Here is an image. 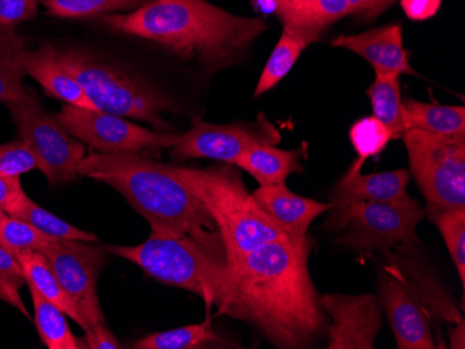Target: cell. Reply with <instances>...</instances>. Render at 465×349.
<instances>
[{
  "label": "cell",
  "instance_id": "cell-1",
  "mask_svg": "<svg viewBox=\"0 0 465 349\" xmlns=\"http://www.w3.org/2000/svg\"><path fill=\"white\" fill-rule=\"evenodd\" d=\"M310 238L278 239L226 265L219 314L242 320L276 348H313L328 334L308 270Z\"/></svg>",
  "mask_w": 465,
  "mask_h": 349
},
{
  "label": "cell",
  "instance_id": "cell-2",
  "mask_svg": "<svg viewBox=\"0 0 465 349\" xmlns=\"http://www.w3.org/2000/svg\"><path fill=\"white\" fill-rule=\"evenodd\" d=\"M114 33L146 39L208 75L242 63L266 30L261 18L242 17L208 0H150L129 13L101 15Z\"/></svg>",
  "mask_w": 465,
  "mask_h": 349
},
{
  "label": "cell",
  "instance_id": "cell-3",
  "mask_svg": "<svg viewBox=\"0 0 465 349\" xmlns=\"http://www.w3.org/2000/svg\"><path fill=\"white\" fill-rule=\"evenodd\" d=\"M78 174L116 189L151 224V230L188 237L226 262L215 221L169 164L143 153L93 152L83 159Z\"/></svg>",
  "mask_w": 465,
  "mask_h": 349
},
{
  "label": "cell",
  "instance_id": "cell-4",
  "mask_svg": "<svg viewBox=\"0 0 465 349\" xmlns=\"http://www.w3.org/2000/svg\"><path fill=\"white\" fill-rule=\"evenodd\" d=\"M386 265L378 270L379 302L385 309L400 349L439 348L433 323L456 325L462 316L418 257L415 245H400L383 252Z\"/></svg>",
  "mask_w": 465,
  "mask_h": 349
},
{
  "label": "cell",
  "instance_id": "cell-5",
  "mask_svg": "<svg viewBox=\"0 0 465 349\" xmlns=\"http://www.w3.org/2000/svg\"><path fill=\"white\" fill-rule=\"evenodd\" d=\"M172 170L194 192L215 221L223 241L226 265L269 242L289 238L247 191L236 166H172Z\"/></svg>",
  "mask_w": 465,
  "mask_h": 349
},
{
  "label": "cell",
  "instance_id": "cell-6",
  "mask_svg": "<svg viewBox=\"0 0 465 349\" xmlns=\"http://www.w3.org/2000/svg\"><path fill=\"white\" fill-rule=\"evenodd\" d=\"M56 52L62 66L80 82L98 111L141 120L159 130L169 129L163 114L174 111V102L166 93L87 49Z\"/></svg>",
  "mask_w": 465,
  "mask_h": 349
},
{
  "label": "cell",
  "instance_id": "cell-7",
  "mask_svg": "<svg viewBox=\"0 0 465 349\" xmlns=\"http://www.w3.org/2000/svg\"><path fill=\"white\" fill-rule=\"evenodd\" d=\"M104 248L140 266L155 280L195 294L209 307L218 306L223 296L226 262L188 237L151 231L148 239L135 247L108 245Z\"/></svg>",
  "mask_w": 465,
  "mask_h": 349
},
{
  "label": "cell",
  "instance_id": "cell-8",
  "mask_svg": "<svg viewBox=\"0 0 465 349\" xmlns=\"http://www.w3.org/2000/svg\"><path fill=\"white\" fill-rule=\"evenodd\" d=\"M329 228L341 231L336 244L360 254L388 252L400 245H417V228L425 210L417 200L361 202L331 209Z\"/></svg>",
  "mask_w": 465,
  "mask_h": 349
},
{
  "label": "cell",
  "instance_id": "cell-9",
  "mask_svg": "<svg viewBox=\"0 0 465 349\" xmlns=\"http://www.w3.org/2000/svg\"><path fill=\"white\" fill-rule=\"evenodd\" d=\"M401 140L412 177L427 200L428 215L465 208V134L440 135L410 129Z\"/></svg>",
  "mask_w": 465,
  "mask_h": 349
},
{
  "label": "cell",
  "instance_id": "cell-10",
  "mask_svg": "<svg viewBox=\"0 0 465 349\" xmlns=\"http://www.w3.org/2000/svg\"><path fill=\"white\" fill-rule=\"evenodd\" d=\"M6 106L20 140L27 143L35 156L38 169L49 186H59L80 176L78 169L85 158L84 143L73 137L56 116L44 109L30 87L25 88V98Z\"/></svg>",
  "mask_w": 465,
  "mask_h": 349
},
{
  "label": "cell",
  "instance_id": "cell-11",
  "mask_svg": "<svg viewBox=\"0 0 465 349\" xmlns=\"http://www.w3.org/2000/svg\"><path fill=\"white\" fill-rule=\"evenodd\" d=\"M56 119L73 137L99 153H146L172 150L182 134L156 132L125 117L64 105Z\"/></svg>",
  "mask_w": 465,
  "mask_h": 349
},
{
  "label": "cell",
  "instance_id": "cell-12",
  "mask_svg": "<svg viewBox=\"0 0 465 349\" xmlns=\"http://www.w3.org/2000/svg\"><path fill=\"white\" fill-rule=\"evenodd\" d=\"M41 252L77 309L84 333L106 325L96 290L108 254L106 248L88 241L54 239Z\"/></svg>",
  "mask_w": 465,
  "mask_h": 349
},
{
  "label": "cell",
  "instance_id": "cell-13",
  "mask_svg": "<svg viewBox=\"0 0 465 349\" xmlns=\"http://www.w3.org/2000/svg\"><path fill=\"white\" fill-rule=\"evenodd\" d=\"M281 132L271 122L262 124H213L197 119L192 130L182 134L179 143L172 148V158L213 159L232 164L242 153L257 145H276Z\"/></svg>",
  "mask_w": 465,
  "mask_h": 349
},
{
  "label": "cell",
  "instance_id": "cell-14",
  "mask_svg": "<svg viewBox=\"0 0 465 349\" xmlns=\"http://www.w3.org/2000/svg\"><path fill=\"white\" fill-rule=\"evenodd\" d=\"M321 307L331 317L329 349H372L381 330V302L373 296L326 294Z\"/></svg>",
  "mask_w": 465,
  "mask_h": 349
},
{
  "label": "cell",
  "instance_id": "cell-15",
  "mask_svg": "<svg viewBox=\"0 0 465 349\" xmlns=\"http://www.w3.org/2000/svg\"><path fill=\"white\" fill-rule=\"evenodd\" d=\"M334 48H343L361 56L375 73L414 75L409 53L403 44V28L400 24L373 28L355 35H341L331 41Z\"/></svg>",
  "mask_w": 465,
  "mask_h": 349
},
{
  "label": "cell",
  "instance_id": "cell-16",
  "mask_svg": "<svg viewBox=\"0 0 465 349\" xmlns=\"http://www.w3.org/2000/svg\"><path fill=\"white\" fill-rule=\"evenodd\" d=\"M252 197L266 215L294 242L307 241L308 228L312 221L331 210V203L300 197L290 191L284 182L260 187L252 192Z\"/></svg>",
  "mask_w": 465,
  "mask_h": 349
},
{
  "label": "cell",
  "instance_id": "cell-17",
  "mask_svg": "<svg viewBox=\"0 0 465 349\" xmlns=\"http://www.w3.org/2000/svg\"><path fill=\"white\" fill-rule=\"evenodd\" d=\"M409 182L410 171L404 169L362 174L350 168L331 192V209L361 202H406L411 198L407 192Z\"/></svg>",
  "mask_w": 465,
  "mask_h": 349
},
{
  "label": "cell",
  "instance_id": "cell-18",
  "mask_svg": "<svg viewBox=\"0 0 465 349\" xmlns=\"http://www.w3.org/2000/svg\"><path fill=\"white\" fill-rule=\"evenodd\" d=\"M25 69L48 95L64 102V105L98 111L80 82L62 66L56 46L52 44H42L35 51L25 52Z\"/></svg>",
  "mask_w": 465,
  "mask_h": 349
},
{
  "label": "cell",
  "instance_id": "cell-19",
  "mask_svg": "<svg viewBox=\"0 0 465 349\" xmlns=\"http://www.w3.org/2000/svg\"><path fill=\"white\" fill-rule=\"evenodd\" d=\"M394 0H312L305 9L283 24L302 28L315 35H322L329 25L341 18L360 17L372 20L393 5Z\"/></svg>",
  "mask_w": 465,
  "mask_h": 349
},
{
  "label": "cell",
  "instance_id": "cell-20",
  "mask_svg": "<svg viewBox=\"0 0 465 349\" xmlns=\"http://www.w3.org/2000/svg\"><path fill=\"white\" fill-rule=\"evenodd\" d=\"M304 150H284L274 145H257L232 161L257 179L260 187L286 182L292 174L302 173Z\"/></svg>",
  "mask_w": 465,
  "mask_h": 349
},
{
  "label": "cell",
  "instance_id": "cell-21",
  "mask_svg": "<svg viewBox=\"0 0 465 349\" xmlns=\"http://www.w3.org/2000/svg\"><path fill=\"white\" fill-rule=\"evenodd\" d=\"M320 36L302 28L292 27V25H283V33L281 39L274 46L271 57L263 67L262 74L258 81L257 87L253 96L263 95L273 90L276 85L292 72L297 60L302 56V52L310 46L311 44L320 41Z\"/></svg>",
  "mask_w": 465,
  "mask_h": 349
},
{
  "label": "cell",
  "instance_id": "cell-22",
  "mask_svg": "<svg viewBox=\"0 0 465 349\" xmlns=\"http://www.w3.org/2000/svg\"><path fill=\"white\" fill-rule=\"evenodd\" d=\"M373 117L385 124L391 140H401L410 130L409 119L401 99V75L376 73L375 82L368 88Z\"/></svg>",
  "mask_w": 465,
  "mask_h": 349
},
{
  "label": "cell",
  "instance_id": "cell-23",
  "mask_svg": "<svg viewBox=\"0 0 465 349\" xmlns=\"http://www.w3.org/2000/svg\"><path fill=\"white\" fill-rule=\"evenodd\" d=\"M27 43L15 31L0 33V103H15L25 98V54Z\"/></svg>",
  "mask_w": 465,
  "mask_h": 349
},
{
  "label": "cell",
  "instance_id": "cell-24",
  "mask_svg": "<svg viewBox=\"0 0 465 349\" xmlns=\"http://www.w3.org/2000/svg\"><path fill=\"white\" fill-rule=\"evenodd\" d=\"M15 257H17L21 267H23L28 286L35 288L44 298L60 307L81 327L80 315L67 294L63 290L62 284L57 280L45 255L39 251H25L15 254Z\"/></svg>",
  "mask_w": 465,
  "mask_h": 349
},
{
  "label": "cell",
  "instance_id": "cell-25",
  "mask_svg": "<svg viewBox=\"0 0 465 349\" xmlns=\"http://www.w3.org/2000/svg\"><path fill=\"white\" fill-rule=\"evenodd\" d=\"M7 215L13 218H21L27 221L36 230L45 234L52 239H77V241L96 242L98 237L95 234L88 233V231L81 230L74 228L67 221L57 218L49 210L39 207L38 203L34 202L25 191L21 192L12 205L7 208Z\"/></svg>",
  "mask_w": 465,
  "mask_h": 349
},
{
  "label": "cell",
  "instance_id": "cell-26",
  "mask_svg": "<svg viewBox=\"0 0 465 349\" xmlns=\"http://www.w3.org/2000/svg\"><path fill=\"white\" fill-rule=\"evenodd\" d=\"M403 105L410 129L440 135L465 134L464 106H443L415 99H406Z\"/></svg>",
  "mask_w": 465,
  "mask_h": 349
},
{
  "label": "cell",
  "instance_id": "cell-27",
  "mask_svg": "<svg viewBox=\"0 0 465 349\" xmlns=\"http://www.w3.org/2000/svg\"><path fill=\"white\" fill-rule=\"evenodd\" d=\"M28 288L33 299L35 327L42 343L45 344L49 349L81 348L80 341L74 337L67 323V315L56 305L44 298L35 288L30 286Z\"/></svg>",
  "mask_w": 465,
  "mask_h": 349
},
{
  "label": "cell",
  "instance_id": "cell-28",
  "mask_svg": "<svg viewBox=\"0 0 465 349\" xmlns=\"http://www.w3.org/2000/svg\"><path fill=\"white\" fill-rule=\"evenodd\" d=\"M209 344H224L213 330L211 317L203 323L173 328L167 332L153 333L132 344L134 349H195Z\"/></svg>",
  "mask_w": 465,
  "mask_h": 349
},
{
  "label": "cell",
  "instance_id": "cell-29",
  "mask_svg": "<svg viewBox=\"0 0 465 349\" xmlns=\"http://www.w3.org/2000/svg\"><path fill=\"white\" fill-rule=\"evenodd\" d=\"M148 2L150 0H42V5L54 17L88 18L133 12Z\"/></svg>",
  "mask_w": 465,
  "mask_h": 349
},
{
  "label": "cell",
  "instance_id": "cell-30",
  "mask_svg": "<svg viewBox=\"0 0 465 349\" xmlns=\"http://www.w3.org/2000/svg\"><path fill=\"white\" fill-rule=\"evenodd\" d=\"M350 141L357 153L351 168L362 170L365 161L381 155L391 141V132L376 117L358 120L350 129Z\"/></svg>",
  "mask_w": 465,
  "mask_h": 349
},
{
  "label": "cell",
  "instance_id": "cell-31",
  "mask_svg": "<svg viewBox=\"0 0 465 349\" xmlns=\"http://www.w3.org/2000/svg\"><path fill=\"white\" fill-rule=\"evenodd\" d=\"M438 226L456 266L462 288L465 284V208H450L430 215Z\"/></svg>",
  "mask_w": 465,
  "mask_h": 349
},
{
  "label": "cell",
  "instance_id": "cell-32",
  "mask_svg": "<svg viewBox=\"0 0 465 349\" xmlns=\"http://www.w3.org/2000/svg\"><path fill=\"white\" fill-rule=\"evenodd\" d=\"M54 239L36 230L27 221L5 215L0 218V247L10 254L25 251H39L45 248Z\"/></svg>",
  "mask_w": 465,
  "mask_h": 349
},
{
  "label": "cell",
  "instance_id": "cell-33",
  "mask_svg": "<svg viewBox=\"0 0 465 349\" xmlns=\"http://www.w3.org/2000/svg\"><path fill=\"white\" fill-rule=\"evenodd\" d=\"M27 280L17 257L0 247V301L15 307L20 314L31 319L30 312L20 294Z\"/></svg>",
  "mask_w": 465,
  "mask_h": 349
},
{
  "label": "cell",
  "instance_id": "cell-34",
  "mask_svg": "<svg viewBox=\"0 0 465 349\" xmlns=\"http://www.w3.org/2000/svg\"><path fill=\"white\" fill-rule=\"evenodd\" d=\"M38 169L35 156L25 141L0 145V177H21Z\"/></svg>",
  "mask_w": 465,
  "mask_h": 349
},
{
  "label": "cell",
  "instance_id": "cell-35",
  "mask_svg": "<svg viewBox=\"0 0 465 349\" xmlns=\"http://www.w3.org/2000/svg\"><path fill=\"white\" fill-rule=\"evenodd\" d=\"M42 0H0V33L15 31L38 15Z\"/></svg>",
  "mask_w": 465,
  "mask_h": 349
},
{
  "label": "cell",
  "instance_id": "cell-36",
  "mask_svg": "<svg viewBox=\"0 0 465 349\" xmlns=\"http://www.w3.org/2000/svg\"><path fill=\"white\" fill-rule=\"evenodd\" d=\"M81 348L90 349H119L122 344L116 340L114 333L109 330L108 325H101V327L94 328L90 332H85L84 340L80 341Z\"/></svg>",
  "mask_w": 465,
  "mask_h": 349
},
{
  "label": "cell",
  "instance_id": "cell-37",
  "mask_svg": "<svg viewBox=\"0 0 465 349\" xmlns=\"http://www.w3.org/2000/svg\"><path fill=\"white\" fill-rule=\"evenodd\" d=\"M441 0H401V7L410 20L424 22L433 17L440 7Z\"/></svg>",
  "mask_w": 465,
  "mask_h": 349
},
{
  "label": "cell",
  "instance_id": "cell-38",
  "mask_svg": "<svg viewBox=\"0 0 465 349\" xmlns=\"http://www.w3.org/2000/svg\"><path fill=\"white\" fill-rule=\"evenodd\" d=\"M23 191L20 177H0V210L6 213L13 200Z\"/></svg>",
  "mask_w": 465,
  "mask_h": 349
},
{
  "label": "cell",
  "instance_id": "cell-39",
  "mask_svg": "<svg viewBox=\"0 0 465 349\" xmlns=\"http://www.w3.org/2000/svg\"><path fill=\"white\" fill-rule=\"evenodd\" d=\"M278 2V12L276 15L282 18V22H289L297 13L308 6L312 0H276Z\"/></svg>",
  "mask_w": 465,
  "mask_h": 349
},
{
  "label": "cell",
  "instance_id": "cell-40",
  "mask_svg": "<svg viewBox=\"0 0 465 349\" xmlns=\"http://www.w3.org/2000/svg\"><path fill=\"white\" fill-rule=\"evenodd\" d=\"M450 346L451 348H465L464 320H461V322L457 323L456 330H454V332H451Z\"/></svg>",
  "mask_w": 465,
  "mask_h": 349
},
{
  "label": "cell",
  "instance_id": "cell-41",
  "mask_svg": "<svg viewBox=\"0 0 465 349\" xmlns=\"http://www.w3.org/2000/svg\"><path fill=\"white\" fill-rule=\"evenodd\" d=\"M5 215H6V213H5L4 210H0V218H4Z\"/></svg>",
  "mask_w": 465,
  "mask_h": 349
}]
</instances>
